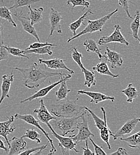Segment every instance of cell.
Here are the masks:
<instances>
[{
    "mask_svg": "<svg viewBox=\"0 0 140 155\" xmlns=\"http://www.w3.org/2000/svg\"><path fill=\"white\" fill-rule=\"evenodd\" d=\"M0 1H1L2 3H4V2L5 1V0H0Z\"/></svg>",
    "mask_w": 140,
    "mask_h": 155,
    "instance_id": "47",
    "label": "cell"
},
{
    "mask_svg": "<svg viewBox=\"0 0 140 155\" xmlns=\"http://www.w3.org/2000/svg\"><path fill=\"white\" fill-rule=\"evenodd\" d=\"M134 20L130 25V28L131 29V34L132 37L135 39L138 38V32L140 29V13L139 10L136 11L135 18Z\"/></svg>",
    "mask_w": 140,
    "mask_h": 155,
    "instance_id": "28",
    "label": "cell"
},
{
    "mask_svg": "<svg viewBox=\"0 0 140 155\" xmlns=\"http://www.w3.org/2000/svg\"><path fill=\"white\" fill-rule=\"evenodd\" d=\"M130 3L135 5V4H134V2H131L129 0H119V5L121 7H122L123 8V10L126 12L128 17L129 19H133L134 18L132 17V16L131 15V14L129 13V5Z\"/></svg>",
    "mask_w": 140,
    "mask_h": 155,
    "instance_id": "39",
    "label": "cell"
},
{
    "mask_svg": "<svg viewBox=\"0 0 140 155\" xmlns=\"http://www.w3.org/2000/svg\"><path fill=\"white\" fill-rule=\"evenodd\" d=\"M49 143L48 141V143L44 146H41L40 147H34V148H31L30 149L24 150L20 153V155H41L42 151L46 150V147H47Z\"/></svg>",
    "mask_w": 140,
    "mask_h": 155,
    "instance_id": "36",
    "label": "cell"
},
{
    "mask_svg": "<svg viewBox=\"0 0 140 155\" xmlns=\"http://www.w3.org/2000/svg\"><path fill=\"white\" fill-rule=\"evenodd\" d=\"M52 131V134L59 141V147H60L62 153L63 155H70V151L73 150L76 153H80V151L76 149V144L73 141V140L68 137H65L57 134L52 128L50 124L47 126Z\"/></svg>",
    "mask_w": 140,
    "mask_h": 155,
    "instance_id": "7",
    "label": "cell"
},
{
    "mask_svg": "<svg viewBox=\"0 0 140 155\" xmlns=\"http://www.w3.org/2000/svg\"><path fill=\"white\" fill-rule=\"evenodd\" d=\"M4 47L7 50L9 54H11L13 56L24 58L27 59L29 58L28 56H27L26 54H24V50H20L18 48H15L10 46H5V45H4Z\"/></svg>",
    "mask_w": 140,
    "mask_h": 155,
    "instance_id": "34",
    "label": "cell"
},
{
    "mask_svg": "<svg viewBox=\"0 0 140 155\" xmlns=\"http://www.w3.org/2000/svg\"><path fill=\"white\" fill-rule=\"evenodd\" d=\"M121 92L127 97L126 101L130 103H132L133 102V100L137 98L139 94L138 91L134 86L133 84H129L128 87Z\"/></svg>",
    "mask_w": 140,
    "mask_h": 155,
    "instance_id": "25",
    "label": "cell"
},
{
    "mask_svg": "<svg viewBox=\"0 0 140 155\" xmlns=\"http://www.w3.org/2000/svg\"><path fill=\"white\" fill-rule=\"evenodd\" d=\"M83 45L85 47L86 51L87 53L94 52L95 53L100 60H102V58H105V55H102L101 53V49L98 48L97 43L95 40L92 39H86L83 43Z\"/></svg>",
    "mask_w": 140,
    "mask_h": 155,
    "instance_id": "22",
    "label": "cell"
},
{
    "mask_svg": "<svg viewBox=\"0 0 140 155\" xmlns=\"http://www.w3.org/2000/svg\"><path fill=\"white\" fill-rule=\"evenodd\" d=\"M3 30H4V26L0 20V45H4Z\"/></svg>",
    "mask_w": 140,
    "mask_h": 155,
    "instance_id": "45",
    "label": "cell"
},
{
    "mask_svg": "<svg viewBox=\"0 0 140 155\" xmlns=\"http://www.w3.org/2000/svg\"><path fill=\"white\" fill-rule=\"evenodd\" d=\"M40 0H14V4L9 7L10 10L13 8H18L24 6H28L32 4L39 2Z\"/></svg>",
    "mask_w": 140,
    "mask_h": 155,
    "instance_id": "37",
    "label": "cell"
},
{
    "mask_svg": "<svg viewBox=\"0 0 140 155\" xmlns=\"http://www.w3.org/2000/svg\"><path fill=\"white\" fill-rule=\"evenodd\" d=\"M46 45H50L52 47H55V46H58V45H55V44H53L51 43H49L47 42H45V43H43V42H34L33 44H31L29 45V46L26 48L25 50H31V49H35V48H38L40 47H44Z\"/></svg>",
    "mask_w": 140,
    "mask_h": 155,
    "instance_id": "40",
    "label": "cell"
},
{
    "mask_svg": "<svg viewBox=\"0 0 140 155\" xmlns=\"http://www.w3.org/2000/svg\"><path fill=\"white\" fill-rule=\"evenodd\" d=\"M110 155H128V153L127 150H126L125 148H123V147H119V148L116 150V152H113V153H110Z\"/></svg>",
    "mask_w": 140,
    "mask_h": 155,
    "instance_id": "44",
    "label": "cell"
},
{
    "mask_svg": "<svg viewBox=\"0 0 140 155\" xmlns=\"http://www.w3.org/2000/svg\"><path fill=\"white\" fill-rule=\"evenodd\" d=\"M137 40L139 41V43L140 44V39L138 38L137 39Z\"/></svg>",
    "mask_w": 140,
    "mask_h": 155,
    "instance_id": "48",
    "label": "cell"
},
{
    "mask_svg": "<svg viewBox=\"0 0 140 155\" xmlns=\"http://www.w3.org/2000/svg\"><path fill=\"white\" fill-rule=\"evenodd\" d=\"M7 119H8L6 121L0 122V137H4L5 143L9 146V140L7 138V136L13 133L16 128L15 127H10L15 119L14 116H11L10 117H7Z\"/></svg>",
    "mask_w": 140,
    "mask_h": 155,
    "instance_id": "19",
    "label": "cell"
},
{
    "mask_svg": "<svg viewBox=\"0 0 140 155\" xmlns=\"http://www.w3.org/2000/svg\"><path fill=\"white\" fill-rule=\"evenodd\" d=\"M84 94L86 95L90 98V103L98 104L100 102L104 101H110L111 102H114L115 101V97L114 96H108L105 95L99 92H94V91H89L86 90H79L77 93V95Z\"/></svg>",
    "mask_w": 140,
    "mask_h": 155,
    "instance_id": "16",
    "label": "cell"
},
{
    "mask_svg": "<svg viewBox=\"0 0 140 155\" xmlns=\"http://www.w3.org/2000/svg\"><path fill=\"white\" fill-rule=\"evenodd\" d=\"M118 12V9L116 8L113 12L108 13V15L104 16V17L98 19L90 20L86 18V20L87 22V25L85 27V28L83 31H81L79 34H77L75 36H73L71 38L68 39L67 41V42L69 43L71 41H73L75 39L78 38L81 36H83V35H85L87 34H92V33L96 32L97 31L102 32V28L105 25L106 22L112 17L113 15H114Z\"/></svg>",
    "mask_w": 140,
    "mask_h": 155,
    "instance_id": "4",
    "label": "cell"
},
{
    "mask_svg": "<svg viewBox=\"0 0 140 155\" xmlns=\"http://www.w3.org/2000/svg\"><path fill=\"white\" fill-rule=\"evenodd\" d=\"M139 122H140V117H134L128 120L115 134H114V136H113V140H116L119 137L131 134Z\"/></svg>",
    "mask_w": 140,
    "mask_h": 155,
    "instance_id": "14",
    "label": "cell"
},
{
    "mask_svg": "<svg viewBox=\"0 0 140 155\" xmlns=\"http://www.w3.org/2000/svg\"><path fill=\"white\" fill-rule=\"evenodd\" d=\"M26 145L27 143L22 137L20 138L13 137L9 140V151L8 153L10 155H20L26 147Z\"/></svg>",
    "mask_w": 140,
    "mask_h": 155,
    "instance_id": "15",
    "label": "cell"
},
{
    "mask_svg": "<svg viewBox=\"0 0 140 155\" xmlns=\"http://www.w3.org/2000/svg\"><path fill=\"white\" fill-rule=\"evenodd\" d=\"M39 62L40 64H43L46 68L51 69H65L70 74H74V72L68 68L65 63V60L60 58H53L50 60H44L43 58H39Z\"/></svg>",
    "mask_w": 140,
    "mask_h": 155,
    "instance_id": "12",
    "label": "cell"
},
{
    "mask_svg": "<svg viewBox=\"0 0 140 155\" xmlns=\"http://www.w3.org/2000/svg\"><path fill=\"white\" fill-rule=\"evenodd\" d=\"M84 109L86 111H87L89 114H90V115H91L94 120V122H95V125L96 126V127L99 130H100L101 129H102L105 125V121H104V119H102L100 118L98 116H97L93 111H92L90 109H89L88 107L84 106Z\"/></svg>",
    "mask_w": 140,
    "mask_h": 155,
    "instance_id": "35",
    "label": "cell"
},
{
    "mask_svg": "<svg viewBox=\"0 0 140 155\" xmlns=\"http://www.w3.org/2000/svg\"><path fill=\"white\" fill-rule=\"evenodd\" d=\"M89 15H94V13L92 12V10L89 9L88 10L87 12H86L80 18H79L78 19L74 21H73V23H71V24L69 25L68 26V28L69 29L73 32V36H75L77 33H76V31L77 30L80 28L81 25V24L83 23L84 20H86V18L87 17V16Z\"/></svg>",
    "mask_w": 140,
    "mask_h": 155,
    "instance_id": "24",
    "label": "cell"
},
{
    "mask_svg": "<svg viewBox=\"0 0 140 155\" xmlns=\"http://www.w3.org/2000/svg\"><path fill=\"white\" fill-rule=\"evenodd\" d=\"M85 111L81 115L72 117H56L50 123L53 130L60 136H65L68 133H73L77 129L78 120L82 115L87 113Z\"/></svg>",
    "mask_w": 140,
    "mask_h": 155,
    "instance_id": "3",
    "label": "cell"
},
{
    "mask_svg": "<svg viewBox=\"0 0 140 155\" xmlns=\"http://www.w3.org/2000/svg\"><path fill=\"white\" fill-rule=\"evenodd\" d=\"M86 143H85V145H86V148H84V147H81V149L83 150V152L82 153V154L83 155H95V153L92 152L90 150V149L89 148V145H88V141L87 140H86L85 141Z\"/></svg>",
    "mask_w": 140,
    "mask_h": 155,
    "instance_id": "43",
    "label": "cell"
},
{
    "mask_svg": "<svg viewBox=\"0 0 140 155\" xmlns=\"http://www.w3.org/2000/svg\"><path fill=\"white\" fill-rule=\"evenodd\" d=\"M22 137L23 138H26L31 140L34 141H36L38 144L41 143V136H40V134L34 129L27 130L26 131L25 134Z\"/></svg>",
    "mask_w": 140,
    "mask_h": 155,
    "instance_id": "32",
    "label": "cell"
},
{
    "mask_svg": "<svg viewBox=\"0 0 140 155\" xmlns=\"http://www.w3.org/2000/svg\"><path fill=\"white\" fill-rule=\"evenodd\" d=\"M114 28V29L113 32L109 36L102 37L99 39L98 44L100 45H104L111 42H118L128 46L129 43L121 33V26L120 25L118 24L115 25Z\"/></svg>",
    "mask_w": 140,
    "mask_h": 155,
    "instance_id": "8",
    "label": "cell"
},
{
    "mask_svg": "<svg viewBox=\"0 0 140 155\" xmlns=\"http://www.w3.org/2000/svg\"><path fill=\"white\" fill-rule=\"evenodd\" d=\"M71 52V57L73 60L78 64L81 71L83 69L84 66L81 62V58H83V55L77 50L76 47H71L70 48Z\"/></svg>",
    "mask_w": 140,
    "mask_h": 155,
    "instance_id": "33",
    "label": "cell"
},
{
    "mask_svg": "<svg viewBox=\"0 0 140 155\" xmlns=\"http://www.w3.org/2000/svg\"><path fill=\"white\" fill-rule=\"evenodd\" d=\"M0 18L10 22L14 27H17V24L13 19L12 13L10 11V9L5 6L0 7Z\"/></svg>",
    "mask_w": 140,
    "mask_h": 155,
    "instance_id": "31",
    "label": "cell"
},
{
    "mask_svg": "<svg viewBox=\"0 0 140 155\" xmlns=\"http://www.w3.org/2000/svg\"><path fill=\"white\" fill-rule=\"evenodd\" d=\"M14 80V74L12 72L10 74L4 75L2 77V83L1 86V96L0 98V106L3 100L5 98H10L9 92L11 87L12 83Z\"/></svg>",
    "mask_w": 140,
    "mask_h": 155,
    "instance_id": "17",
    "label": "cell"
},
{
    "mask_svg": "<svg viewBox=\"0 0 140 155\" xmlns=\"http://www.w3.org/2000/svg\"><path fill=\"white\" fill-rule=\"evenodd\" d=\"M102 1H107V0H102Z\"/></svg>",
    "mask_w": 140,
    "mask_h": 155,
    "instance_id": "49",
    "label": "cell"
},
{
    "mask_svg": "<svg viewBox=\"0 0 140 155\" xmlns=\"http://www.w3.org/2000/svg\"><path fill=\"white\" fill-rule=\"evenodd\" d=\"M67 80L63 81L60 84V87L58 91L55 93V96L56 97L57 101H60L65 99L69 93L71 92V90L67 87Z\"/></svg>",
    "mask_w": 140,
    "mask_h": 155,
    "instance_id": "30",
    "label": "cell"
},
{
    "mask_svg": "<svg viewBox=\"0 0 140 155\" xmlns=\"http://www.w3.org/2000/svg\"><path fill=\"white\" fill-rule=\"evenodd\" d=\"M20 72L23 78V85L25 87L32 89L38 88L49 78L65 75L62 72H49L40 68L39 65L34 62L28 68H10Z\"/></svg>",
    "mask_w": 140,
    "mask_h": 155,
    "instance_id": "1",
    "label": "cell"
},
{
    "mask_svg": "<svg viewBox=\"0 0 140 155\" xmlns=\"http://www.w3.org/2000/svg\"><path fill=\"white\" fill-rule=\"evenodd\" d=\"M79 98L76 100H65L51 106L50 112L56 117H72L81 115L85 111L84 106L77 103Z\"/></svg>",
    "mask_w": 140,
    "mask_h": 155,
    "instance_id": "2",
    "label": "cell"
},
{
    "mask_svg": "<svg viewBox=\"0 0 140 155\" xmlns=\"http://www.w3.org/2000/svg\"><path fill=\"white\" fill-rule=\"evenodd\" d=\"M67 5H70V4H72L71 10L75 8L76 6H82L83 7L82 11L84 10L85 8H87L89 7L90 3L89 2L86 1V0H68L67 1Z\"/></svg>",
    "mask_w": 140,
    "mask_h": 155,
    "instance_id": "38",
    "label": "cell"
},
{
    "mask_svg": "<svg viewBox=\"0 0 140 155\" xmlns=\"http://www.w3.org/2000/svg\"><path fill=\"white\" fill-rule=\"evenodd\" d=\"M89 139V140L90 141V142L92 143V145L94 146V150H95V152H94L95 155H107V153L104 152V150H103L102 147H100L98 145H97L90 137Z\"/></svg>",
    "mask_w": 140,
    "mask_h": 155,
    "instance_id": "41",
    "label": "cell"
},
{
    "mask_svg": "<svg viewBox=\"0 0 140 155\" xmlns=\"http://www.w3.org/2000/svg\"><path fill=\"white\" fill-rule=\"evenodd\" d=\"M120 141H124L131 148H140V131L126 138H120Z\"/></svg>",
    "mask_w": 140,
    "mask_h": 155,
    "instance_id": "26",
    "label": "cell"
},
{
    "mask_svg": "<svg viewBox=\"0 0 140 155\" xmlns=\"http://www.w3.org/2000/svg\"><path fill=\"white\" fill-rule=\"evenodd\" d=\"M40 106L39 108L33 110V113L36 114L39 120L43 124H46L47 126L50 124V122L54 119L56 116H53L47 110L46 105L44 104V100L41 99L40 100Z\"/></svg>",
    "mask_w": 140,
    "mask_h": 155,
    "instance_id": "13",
    "label": "cell"
},
{
    "mask_svg": "<svg viewBox=\"0 0 140 155\" xmlns=\"http://www.w3.org/2000/svg\"><path fill=\"white\" fill-rule=\"evenodd\" d=\"M0 149H3L4 151H5V152H6V153H8V150H9V149L5 146V144H4V143L2 141V140H1L0 139Z\"/></svg>",
    "mask_w": 140,
    "mask_h": 155,
    "instance_id": "46",
    "label": "cell"
},
{
    "mask_svg": "<svg viewBox=\"0 0 140 155\" xmlns=\"http://www.w3.org/2000/svg\"><path fill=\"white\" fill-rule=\"evenodd\" d=\"M93 71H95L99 73L101 75H107L113 78H116L119 77V75L113 74L109 69V68L107 64L104 61H101L100 63H98L96 66H94L92 68Z\"/></svg>",
    "mask_w": 140,
    "mask_h": 155,
    "instance_id": "23",
    "label": "cell"
},
{
    "mask_svg": "<svg viewBox=\"0 0 140 155\" xmlns=\"http://www.w3.org/2000/svg\"><path fill=\"white\" fill-rule=\"evenodd\" d=\"M81 72L84 75V85L88 88H90L92 86H95L96 85V76L93 71L87 70L84 67L81 70Z\"/></svg>",
    "mask_w": 140,
    "mask_h": 155,
    "instance_id": "27",
    "label": "cell"
},
{
    "mask_svg": "<svg viewBox=\"0 0 140 155\" xmlns=\"http://www.w3.org/2000/svg\"><path fill=\"white\" fill-rule=\"evenodd\" d=\"M49 19L50 21V31L48 38L52 36L54 32L55 31L57 32L58 34H61L62 32L60 21L61 20L63 19V18L60 13L54 9L53 7H51Z\"/></svg>",
    "mask_w": 140,
    "mask_h": 155,
    "instance_id": "11",
    "label": "cell"
},
{
    "mask_svg": "<svg viewBox=\"0 0 140 155\" xmlns=\"http://www.w3.org/2000/svg\"><path fill=\"white\" fill-rule=\"evenodd\" d=\"M101 110L102 111V114H103L104 119L105 121V125L102 129L100 130V135L101 138L102 139V140L107 144L108 149L110 150L111 149V146L109 143L110 137V136L113 137L114 136V133H113L111 131V130H110V128L108 127L107 122V119H106V117H107L106 116V112H105L104 107H101Z\"/></svg>",
    "mask_w": 140,
    "mask_h": 155,
    "instance_id": "20",
    "label": "cell"
},
{
    "mask_svg": "<svg viewBox=\"0 0 140 155\" xmlns=\"http://www.w3.org/2000/svg\"><path fill=\"white\" fill-rule=\"evenodd\" d=\"M105 50V58L110 63L111 68L116 69L121 67L123 64L122 56L116 51L111 50L108 47H106Z\"/></svg>",
    "mask_w": 140,
    "mask_h": 155,
    "instance_id": "18",
    "label": "cell"
},
{
    "mask_svg": "<svg viewBox=\"0 0 140 155\" xmlns=\"http://www.w3.org/2000/svg\"><path fill=\"white\" fill-rule=\"evenodd\" d=\"M28 8L29 10L28 14V17L31 21V25L34 26L36 24L40 23L43 20L42 13L44 11V8L43 7H40L39 8L32 9L31 5H28Z\"/></svg>",
    "mask_w": 140,
    "mask_h": 155,
    "instance_id": "21",
    "label": "cell"
},
{
    "mask_svg": "<svg viewBox=\"0 0 140 155\" xmlns=\"http://www.w3.org/2000/svg\"><path fill=\"white\" fill-rule=\"evenodd\" d=\"M15 118L16 119H20L23 120V122L28 124H30L35 127H36L37 128H38L39 130H40V131L43 133V134L44 135V136L47 138L48 141H49V143H50V146H51V149L49 151V155H52L54 153L56 152H57V150L56 149V147H55L54 144H53V140L52 139L50 138V137H49V134L43 128V127L41 126L40 125V123H39V120L36 119L34 116H32V115H30V114H27V115H20L19 114H16L15 115Z\"/></svg>",
    "mask_w": 140,
    "mask_h": 155,
    "instance_id": "6",
    "label": "cell"
},
{
    "mask_svg": "<svg viewBox=\"0 0 140 155\" xmlns=\"http://www.w3.org/2000/svg\"><path fill=\"white\" fill-rule=\"evenodd\" d=\"M86 114L87 113H85L82 115L81 117L82 119V122L80 123L78 122L77 125V129L79 130L78 133L76 135L70 136L76 144L87 140L90 137H95V135L89 129L88 121L85 117Z\"/></svg>",
    "mask_w": 140,
    "mask_h": 155,
    "instance_id": "5",
    "label": "cell"
},
{
    "mask_svg": "<svg viewBox=\"0 0 140 155\" xmlns=\"http://www.w3.org/2000/svg\"><path fill=\"white\" fill-rule=\"evenodd\" d=\"M71 78V74H70L68 75H61V76H60V81H58L56 82H54V83H53V84L42 88V89H40V90L36 91L31 96L28 97V98L22 100L20 102V104L27 102V101H32L35 99H37V98H43V97L46 96L49 93V92H50L57 85L60 84L62 82H63V81H65V80L68 81L69 79H70Z\"/></svg>",
    "mask_w": 140,
    "mask_h": 155,
    "instance_id": "9",
    "label": "cell"
},
{
    "mask_svg": "<svg viewBox=\"0 0 140 155\" xmlns=\"http://www.w3.org/2000/svg\"><path fill=\"white\" fill-rule=\"evenodd\" d=\"M15 17L16 19L19 21L21 23V25L22 26V28L25 31L33 36L35 38L37 39L38 42H40V38L39 37L38 33L37 31L36 30L34 26H32L31 23V21L28 17V16H25L23 14L22 11H21L20 13H18L16 12V13L14 14Z\"/></svg>",
    "mask_w": 140,
    "mask_h": 155,
    "instance_id": "10",
    "label": "cell"
},
{
    "mask_svg": "<svg viewBox=\"0 0 140 155\" xmlns=\"http://www.w3.org/2000/svg\"><path fill=\"white\" fill-rule=\"evenodd\" d=\"M9 54L7 50L4 47V45H0V61L9 58Z\"/></svg>",
    "mask_w": 140,
    "mask_h": 155,
    "instance_id": "42",
    "label": "cell"
},
{
    "mask_svg": "<svg viewBox=\"0 0 140 155\" xmlns=\"http://www.w3.org/2000/svg\"><path fill=\"white\" fill-rule=\"evenodd\" d=\"M53 47L50 45H46L44 47H40L38 48L35 49H31V50H24V54H37L39 55H44L47 54L49 56H52L53 54V51L52 50V48Z\"/></svg>",
    "mask_w": 140,
    "mask_h": 155,
    "instance_id": "29",
    "label": "cell"
}]
</instances>
